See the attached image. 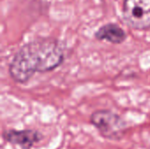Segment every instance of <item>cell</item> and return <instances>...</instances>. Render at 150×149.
Masks as SVG:
<instances>
[{"label": "cell", "instance_id": "obj_1", "mask_svg": "<svg viewBox=\"0 0 150 149\" xmlns=\"http://www.w3.org/2000/svg\"><path fill=\"white\" fill-rule=\"evenodd\" d=\"M66 53V46L58 39H34L21 46L13 54L8 66L9 76L16 83L25 84L36 73L51 72L62 66Z\"/></svg>", "mask_w": 150, "mask_h": 149}, {"label": "cell", "instance_id": "obj_2", "mask_svg": "<svg viewBox=\"0 0 150 149\" xmlns=\"http://www.w3.org/2000/svg\"><path fill=\"white\" fill-rule=\"evenodd\" d=\"M90 123L101 137L113 141H121L126 136L128 128L127 123L121 116L106 109L93 112L90 116Z\"/></svg>", "mask_w": 150, "mask_h": 149}, {"label": "cell", "instance_id": "obj_3", "mask_svg": "<svg viewBox=\"0 0 150 149\" xmlns=\"http://www.w3.org/2000/svg\"><path fill=\"white\" fill-rule=\"evenodd\" d=\"M122 16L125 23L136 31L150 29V0H123Z\"/></svg>", "mask_w": 150, "mask_h": 149}, {"label": "cell", "instance_id": "obj_4", "mask_svg": "<svg viewBox=\"0 0 150 149\" xmlns=\"http://www.w3.org/2000/svg\"><path fill=\"white\" fill-rule=\"evenodd\" d=\"M2 138L7 143L18 146L21 149H32L42 140L43 136L33 129H6L2 133Z\"/></svg>", "mask_w": 150, "mask_h": 149}, {"label": "cell", "instance_id": "obj_5", "mask_svg": "<svg viewBox=\"0 0 150 149\" xmlns=\"http://www.w3.org/2000/svg\"><path fill=\"white\" fill-rule=\"evenodd\" d=\"M94 38L99 41H106L113 45H120L127 39V32L116 23H107L100 26L94 33Z\"/></svg>", "mask_w": 150, "mask_h": 149}]
</instances>
